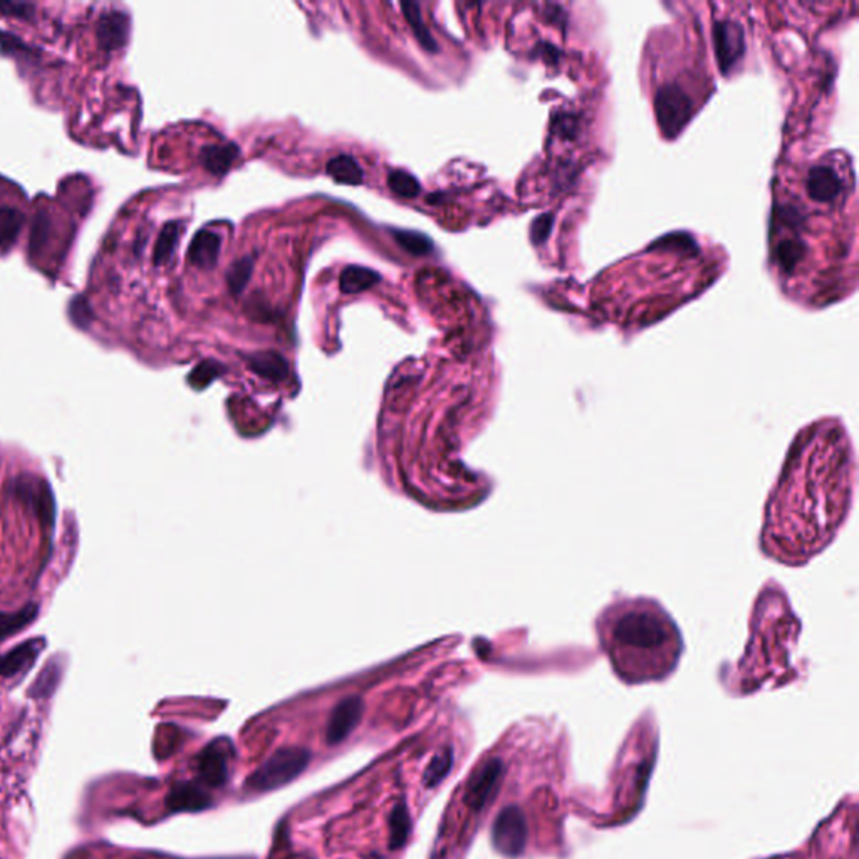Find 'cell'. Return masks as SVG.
I'll return each mask as SVG.
<instances>
[{"mask_svg":"<svg viewBox=\"0 0 859 859\" xmlns=\"http://www.w3.org/2000/svg\"><path fill=\"white\" fill-rule=\"evenodd\" d=\"M853 487L854 455L841 421L824 418L802 430L767 501L764 554L800 565L821 553L847 517Z\"/></svg>","mask_w":859,"mask_h":859,"instance_id":"1","label":"cell"},{"mask_svg":"<svg viewBox=\"0 0 859 859\" xmlns=\"http://www.w3.org/2000/svg\"><path fill=\"white\" fill-rule=\"evenodd\" d=\"M596 631L616 675L627 683L666 678L683 650L672 616L648 598L611 602L596 619Z\"/></svg>","mask_w":859,"mask_h":859,"instance_id":"2","label":"cell"},{"mask_svg":"<svg viewBox=\"0 0 859 859\" xmlns=\"http://www.w3.org/2000/svg\"><path fill=\"white\" fill-rule=\"evenodd\" d=\"M311 762V752L303 747H284L274 752L267 761L247 777L250 792H269L293 782L304 773Z\"/></svg>","mask_w":859,"mask_h":859,"instance_id":"3","label":"cell"},{"mask_svg":"<svg viewBox=\"0 0 859 859\" xmlns=\"http://www.w3.org/2000/svg\"><path fill=\"white\" fill-rule=\"evenodd\" d=\"M14 495L19 502L24 503L27 512L36 517L42 528L56 526V497L48 480L32 474H23L14 482Z\"/></svg>","mask_w":859,"mask_h":859,"instance_id":"4","label":"cell"},{"mask_svg":"<svg viewBox=\"0 0 859 859\" xmlns=\"http://www.w3.org/2000/svg\"><path fill=\"white\" fill-rule=\"evenodd\" d=\"M492 843L505 856H519L528 843V823L524 812L509 806L499 812L492 827Z\"/></svg>","mask_w":859,"mask_h":859,"instance_id":"5","label":"cell"},{"mask_svg":"<svg viewBox=\"0 0 859 859\" xmlns=\"http://www.w3.org/2000/svg\"><path fill=\"white\" fill-rule=\"evenodd\" d=\"M503 762L497 757L482 762L466 782V802L472 810L480 812L495 798L502 782Z\"/></svg>","mask_w":859,"mask_h":859,"instance_id":"6","label":"cell"},{"mask_svg":"<svg viewBox=\"0 0 859 859\" xmlns=\"http://www.w3.org/2000/svg\"><path fill=\"white\" fill-rule=\"evenodd\" d=\"M233 746L229 738H215L198 755V775L209 787L227 784L231 775Z\"/></svg>","mask_w":859,"mask_h":859,"instance_id":"7","label":"cell"},{"mask_svg":"<svg viewBox=\"0 0 859 859\" xmlns=\"http://www.w3.org/2000/svg\"><path fill=\"white\" fill-rule=\"evenodd\" d=\"M363 713H365V701L359 697H348L341 700L332 709L331 717L328 722V730H326L328 744L330 746L341 744L361 722Z\"/></svg>","mask_w":859,"mask_h":859,"instance_id":"8","label":"cell"},{"mask_svg":"<svg viewBox=\"0 0 859 859\" xmlns=\"http://www.w3.org/2000/svg\"><path fill=\"white\" fill-rule=\"evenodd\" d=\"M46 645L48 643L44 637H36L14 647L13 650L0 656V676L14 678L29 672L37 662L41 651L46 648Z\"/></svg>","mask_w":859,"mask_h":859,"instance_id":"9","label":"cell"},{"mask_svg":"<svg viewBox=\"0 0 859 859\" xmlns=\"http://www.w3.org/2000/svg\"><path fill=\"white\" fill-rule=\"evenodd\" d=\"M221 235L209 229H203L194 237L188 247V260L198 269H213L221 254Z\"/></svg>","mask_w":859,"mask_h":859,"instance_id":"10","label":"cell"},{"mask_svg":"<svg viewBox=\"0 0 859 859\" xmlns=\"http://www.w3.org/2000/svg\"><path fill=\"white\" fill-rule=\"evenodd\" d=\"M658 116L663 124L670 128H680L687 120L690 101L685 93L675 86L665 87L658 95Z\"/></svg>","mask_w":859,"mask_h":859,"instance_id":"11","label":"cell"},{"mask_svg":"<svg viewBox=\"0 0 859 859\" xmlns=\"http://www.w3.org/2000/svg\"><path fill=\"white\" fill-rule=\"evenodd\" d=\"M128 25V17L123 13L104 14L96 27L99 48H103L106 52L123 48L130 31Z\"/></svg>","mask_w":859,"mask_h":859,"instance_id":"12","label":"cell"},{"mask_svg":"<svg viewBox=\"0 0 859 859\" xmlns=\"http://www.w3.org/2000/svg\"><path fill=\"white\" fill-rule=\"evenodd\" d=\"M843 190V182L829 165H818L808 175V194L818 202H833Z\"/></svg>","mask_w":859,"mask_h":859,"instance_id":"13","label":"cell"},{"mask_svg":"<svg viewBox=\"0 0 859 859\" xmlns=\"http://www.w3.org/2000/svg\"><path fill=\"white\" fill-rule=\"evenodd\" d=\"M210 804L212 800L209 794L194 782H180L173 786L167 798V806L175 812L207 809Z\"/></svg>","mask_w":859,"mask_h":859,"instance_id":"14","label":"cell"},{"mask_svg":"<svg viewBox=\"0 0 859 859\" xmlns=\"http://www.w3.org/2000/svg\"><path fill=\"white\" fill-rule=\"evenodd\" d=\"M239 157V147L237 145H213V147H205L200 151V163L207 172L221 176L231 170L233 161Z\"/></svg>","mask_w":859,"mask_h":859,"instance_id":"15","label":"cell"},{"mask_svg":"<svg viewBox=\"0 0 859 859\" xmlns=\"http://www.w3.org/2000/svg\"><path fill=\"white\" fill-rule=\"evenodd\" d=\"M25 215L17 203L0 205V250H9L24 227Z\"/></svg>","mask_w":859,"mask_h":859,"instance_id":"16","label":"cell"},{"mask_svg":"<svg viewBox=\"0 0 859 859\" xmlns=\"http://www.w3.org/2000/svg\"><path fill=\"white\" fill-rule=\"evenodd\" d=\"M39 610L41 608L37 602H27L19 611H0V645L14 635L21 633L25 628L31 627V623H34L39 616Z\"/></svg>","mask_w":859,"mask_h":859,"instance_id":"17","label":"cell"},{"mask_svg":"<svg viewBox=\"0 0 859 859\" xmlns=\"http://www.w3.org/2000/svg\"><path fill=\"white\" fill-rule=\"evenodd\" d=\"M381 276L376 270L363 267V266H348L341 272L339 287L344 294H359L369 287L380 283Z\"/></svg>","mask_w":859,"mask_h":859,"instance_id":"18","label":"cell"},{"mask_svg":"<svg viewBox=\"0 0 859 859\" xmlns=\"http://www.w3.org/2000/svg\"><path fill=\"white\" fill-rule=\"evenodd\" d=\"M326 172L338 184L357 186V185L363 184V180H365V172H363L361 165L351 155H338V157L331 158L326 165Z\"/></svg>","mask_w":859,"mask_h":859,"instance_id":"19","label":"cell"},{"mask_svg":"<svg viewBox=\"0 0 859 859\" xmlns=\"http://www.w3.org/2000/svg\"><path fill=\"white\" fill-rule=\"evenodd\" d=\"M249 366L258 375L272 381H281L287 376V361L276 351H262L249 357Z\"/></svg>","mask_w":859,"mask_h":859,"instance_id":"20","label":"cell"},{"mask_svg":"<svg viewBox=\"0 0 859 859\" xmlns=\"http://www.w3.org/2000/svg\"><path fill=\"white\" fill-rule=\"evenodd\" d=\"M182 223L180 222H168L157 239V244L153 249V264L155 266H165L172 260L173 254L178 247V240L182 237Z\"/></svg>","mask_w":859,"mask_h":859,"instance_id":"21","label":"cell"},{"mask_svg":"<svg viewBox=\"0 0 859 859\" xmlns=\"http://www.w3.org/2000/svg\"><path fill=\"white\" fill-rule=\"evenodd\" d=\"M715 39H717V52L719 58L724 66H730L736 61L738 56V48L742 46V37L740 31L736 25L722 24L715 29Z\"/></svg>","mask_w":859,"mask_h":859,"instance_id":"22","label":"cell"},{"mask_svg":"<svg viewBox=\"0 0 859 859\" xmlns=\"http://www.w3.org/2000/svg\"><path fill=\"white\" fill-rule=\"evenodd\" d=\"M402 9H403V14H405L406 21L410 23L411 29H413V34L417 36L418 42L421 44V48L429 50L431 54L437 52V50H439V44H437V41L433 39V36L430 34L427 24L423 23L420 5L415 4V2H402Z\"/></svg>","mask_w":859,"mask_h":859,"instance_id":"23","label":"cell"},{"mask_svg":"<svg viewBox=\"0 0 859 859\" xmlns=\"http://www.w3.org/2000/svg\"><path fill=\"white\" fill-rule=\"evenodd\" d=\"M61 676L62 665L58 662V660L52 658V660L46 663V666L42 668V672L37 676L36 682L32 683V687L29 690V695L34 697V699H46V697H50V693L58 687V683L61 682Z\"/></svg>","mask_w":859,"mask_h":859,"instance_id":"24","label":"cell"},{"mask_svg":"<svg viewBox=\"0 0 859 859\" xmlns=\"http://www.w3.org/2000/svg\"><path fill=\"white\" fill-rule=\"evenodd\" d=\"M392 235H393L396 244L402 247L403 250H406L408 254L411 256H427L430 252H433V242L430 239L429 235L425 233L417 232V231H403V229H396V231H392Z\"/></svg>","mask_w":859,"mask_h":859,"instance_id":"25","label":"cell"},{"mask_svg":"<svg viewBox=\"0 0 859 859\" xmlns=\"http://www.w3.org/2000/svg\"><path fill=\"white\" fill-rule=\"evenodd\" d=\"M390 849H400L410 836V814L405 804L394 806L390 814Z\"/></svg>","mask_w":859,"mask_h":859,"instance_id":"26","label":"cell"},{"mask_svg":"<svg viewBox=\"0 0 859 859\" xmlns=\"http://www.w3.org/2000/svg\"><path fill=\"white\" fill-rule=\"evenodd\" d=\"M252 269H254V258L250 256L235 260L232 266L227 270V285L233 295H239L246 289L247 283L252 277Z\"/></svg>","mask_w":859,"mask_h":859,"instance_id":"27","label":"cell"},{"mask_svg":"<svg viewBox=\"0 0 859 859\" xmlns=\"http://www.w3.org/2000/svg\"><path fill=\"white\" fill-rule=\"evenodd\" d=\"M452 762H454V752L450 749H443L442 752H439L427 767V771L423 773V779H425V784L429 787H435L437 784H440L443 779L447 777V773H450L452 769Z\"/></svg>","mask_w":859,"mask_h":859,"instance_id":"28","label":"cell"},{"mask_svg":"<svg viewBox=\"0 0 859 859\" xmlns=\"http://www.w3.org/2000/svg\"><path fill=\"white\" fill-rule=\"evenodd\" d=\"M388 186L394 195L402 198H415L420 195L421 186L411 173L405 170H393L388 175Z\"/></svg>","mask_w":859,"mask_h":859,"instance_id":"29","label":"cell"},{"mask_svg":"<svg viewBox=\"0 0 859 859\" xmlns=\"http://www.w3.org/2000/svg\"><path fill=\"white\" fill-rule=\"evenodd\" d=\"M222 366L219 363L215 361H203L200 363L197 368L194 369L188 376V381L194 388L197 390H202L205 388L207 384H210L212 381L215 380L219 375H221Z\"/></svg>","mask_w":859,"mask_h":859,"instance_id":"30","label":"cell"}]
</instances>
